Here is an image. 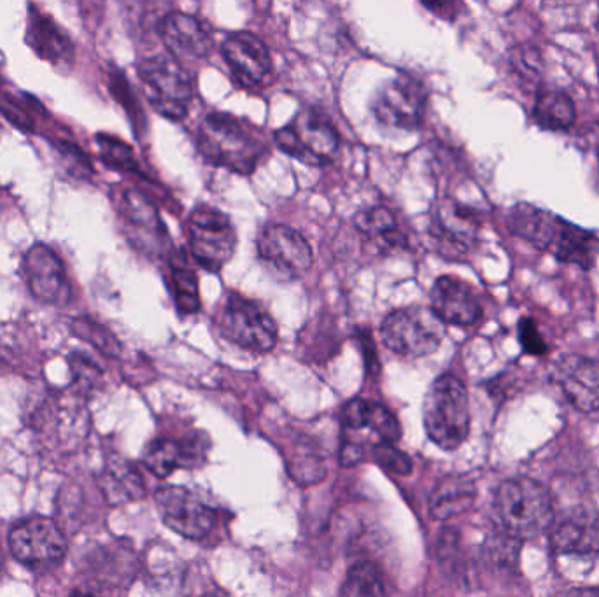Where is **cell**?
I'll list each match as a JSON object with an SVG mask.
<instances>
[{
  "label": "cell",
  "instance_id": "1",
  "mask_svg": "<svg viewBox=\"0 0 599 597\" xmlns=\"http://www.w3.org/2000/svg\"><path fill=\"white\" fill-rule=\"evenodd\" d=\"M199 150L207 162L236 174L254 172L269 148L258 132L224 112H212L199 129Z\"/></svg>",
  "mask_w": 599,
  "mask_h": 597
},
{
  "label": "cell",
  "instance_id": "2",
  "mask_svg": "<svg viewBox=\"0 0 599 597\" xmlns=\"http://www.w3.org/2000/svg\"><path fill=\"white\" fill-rule=\"evenodd\" d=\"M495 512L505 532L517 539L541 535L555 523L549 490L531 478H513L501 484Z\"/></svg>",
  "mask_w": 599,
  "mask_h": 597
},
{
  "label": "cell",
  "instance_id": "3",
  "mask_svg": "<svg viewBox=\"0 0 599 597\" xmlns=\"http://www.w3.org/2000/svg\"><path fill=\"white\" fill-rule=\"evenodd\" d=\"M425 426L430 441L443 451H455L470 433V402L463 382L442 375L425 399Z\"/></svg>",
  "mask_w": 599,
  "mask_h": 597
},
{
  "label": "cell",
  "instance_id": "4",
  "mask_svg": "<svg viewBox=\"0 0 599 597\" xmlns=\"http://www.w3.org/2000/svg\"><path fill=\"white\" fill-rule=\"evenodd\" d=\"M139 78L149 104L158 114L170 121H181L188 117L193 87L182 63L170 54L149 57L139 63Z\"/></svg>",
  "mask_w": 599,
  "mask_h": 597
},
{
  "label": "cell",
  "instance_id": "5",
  "mask_svg": "<svg viewBox=\"0 0 599 597\" xmlns=\"http://www.w3.org/2000/svg\"><path fill=\"white\" fill-rule=\"evenodd\" d=\"M216 324L221 335L251 353H270L278 345L279 330L272 315L254 300L230 293L221 305Z\"/></svg>",
  "mask_w": 599,
  "mask_h": 597
},
{
  "label": "cell",
  "instance_id": "6",
  "mask_svg": "<svg viewBox=\"0 0 599 597\" xmlns=\"http://www.w3.org/2000/svg\"><path fill=\"white\" fill-rule=\"evenodd\" d=\"M386 347L407 357L433 354L446 336V324L430 307L412 305L389 312L380 324Z\"/></svg>",
  "mask_w": 599,
  "mask_h": 597
},
{
  "label": "cell",
  "instance_id": "7",
  "mask_svg": "<svg viewBox=\"0 0 599 597\" xmlns=\"http://www.w3.org/2000/svg\"><path fill=\"white\" fill-rule=\"evenodd\" d=\"M273 142L279 150L310 166L328 165L340 148L336 127L316 109L298 112L290 125L273 133Z\"/></svg>",
  "mask_w": 599,
  "mask_h": 597
},
{
  "label": "cell",
  "instance_id": "8",
  "mask_svg": "<svg viewBox=\"0 0 599 597\" xmlns=\"http://www.w3.org/2000/svg\"><path fill=\"white\" fill-rule=\"evenodd\" d=\"M188 241L194 262L216 274L236 253V226L223 212L203 205L188 217Z\"/></svg>",
  "mask_w": 599,
  "mask_h": 597
},
{
  "label": "cell",
  "instance_id": "9",
  "mask_svg": "<svg viewBox=\"0 0 599 597\" xmlns=\"http://www.w3.org/2000/svg\"><path fill=\"white\" fill-rule=\"evenodd\" d=\"M258 260L279 281H298L309 272L315 254L306 236L288 224H267L257 239Z\"/></svg>",
  "mask_w": 599,
  "mask_h": 597
},
{
  "label": "cell",
  "instance_id": "10",
  "mask_svg": "<svg viewBox=\"0 0 599 597\" xmlns=\"http://www.w3.org/2000/svg\"><path fill=\"white\" fill-rule=\"evenodd\" d=\"M426 102L425 84L410 75H400L380 88L372 100V112L385 129L413 132L425 121Z\"/></svg>",
  "mask_w": 599,
  "mask_h": 597
},
{
  "label": "cell",
  "instance_id": "11",
  "mask_svg": "<svg viewBox=\"0 0 599 597\" xmlns=\"http://www.w3.org/2000/svg\"><path fill=\"white\" fill-rule=\"evenodd\" d=\"M9 548L14 559L29 568H46L63 559L67 539L53 520L32 517L9 533Z\"/></svg>",
  "mask_w": 599,
  "mask_h": 597
},
{
  "label": "cell",
  "instance_id": "12",
  "mask_svg": "<svg viewBox=\"0 0 599 597\" xmlns=\"http://www.w3.org/2000/svg\"><path fill=\"white\" fill-rule=\"evenodd\" d=\"M480 220L456 199H440L431 209L430 235L440 253L455 257L470 253L479 241Z\"/></svg>",
  "mask_w": 599,
  "mask_h": 597
},
{
  "label": "cell",
  "instance_id": "13",
  "mask_svg": "<svg viewBox=\"0 0 599 597\" xmlns=\"http://www.w3.org/2000/svg\"><path fill=\"white\" fill-rule=\"evenodd\" d=\"M30 293L41 302L63 307L71 300V284L59 254L48 245H33L23 260Z\"/></svg>",
  "mask_w": 599,
  "mask_h": 597
},
{
  "label": "cell",
  "instance_id": "14",
  "mask_svg": "<svg viewBox=\"0 0 599 597\" xmlns=\"http://www.w3.org/2000/svg\"><path fill=\"white\" fill-rule=\"evenodd\" d=\"M157 505L161 520L184 538L202 539L214 526V514L190 490L166 487L158 490Z\"/></svg>",
  "mask_w": 599,
  "mask_h": 597
},
{
  "label": "cell",
  "instance_id": "15",
  "mask_svg": "<svg viewBox=\"0 0 599 597\" xmlns=\"http://www.w3.org/2000/svg\"><path fill=\"white\" fill-rule=\"evenodd\" d=\"M221 54L242 87H260L272 74L269 48L254 33H230L221 44Z\"/></svg>",
  "mask_w": 599,
  "mask_h": 597
},
{
  "label": "cell",
  "instance_id": "16",
  "mask_svg": "<svg viewBox=\"0 0 599 597\" xmlns=\"http://www.w3.org/2000/svg\"><path fill=\"white\" fill-rule=\"evenodd\" d=\"M552 377L575 408L587 414L599 411V360L565 354L556 362Z\"/></svg>",
  "mask_w": 599,
  "mask_h": 597
},
{
  "label": "cell",
  "instance_id": "17",
  "mask_svg": "<svg viewBox=\"0 0 599 597\" xmlns=\"http://www.w3.org/2000/svg\"><path fill=\"white\" fill-rule=\"evenodd\" d=\"M431 311L443 324L473 326L482 320L483 308L477 291L455 275L435 281L430 293Z\"/></svg>",
  "mask_w": 599,
  "mask_h": 597
},
{
  "label": "cell",
  "instance_id": "18",
  "mask_svg": "<svg viewBox=\"0 0 599 597\" xmlns=\"http://www.w3.org/2000/svg\"><path fill=\"white\" fill-rule=\"evenodd\" d=\"M161 41L170 57L178 60H202L211 54L214 41L199 18L187 13H169L158 26Z\"/></svg>",
  "mask_w": 599,
  "mask_h": 597
},
{
  "label": "cell",
  "instance_id": "19",
  "mask_svg": "<svg viewBox=\"0 0 599 597\" xmlns=\"http://www.w3.org/2000/svg\"><path fill=\"white\" fill-rule=\"evenodd\" d=\"M550 547L558 554H599V512L577 506L550 526Z\"/></svg>",
  "mask_w": 599,
  "mask_h": 597
},
{
  "label": "cell",
  "instance_id": "20",
  "mask_svg": "<svg viewBox=\"0 0 599 597\" xmlns=\"http://www.w3.org/2000/svg\"><path fill=\"white\" fill-rule=\"evenodd\" d=\"M26 41L39 59L46 60L60 71H71L74 65L76 48L71 36L53 18L33 6L30 8Z\"/></svg>",
  "mask_w": 599,
  "mask_h": 597
},
{
  "label": "cell",
  "instance_id": "21",
  "mask_svg": "<svg viewBox=\"0 0 599 597\" xmlns=\"http://www.w3.org/2000/svg\"><path fill=\"white\" fill-rule=\"evenodd\" d=\"M561 224L562 217L556 216L555 212L526 202L513 205L507 216V226L513 235L521 236L538 251L549 253L558 239Z\"/></svg>",
  "mask_w": 599,
  "mask_h": 597
},
{
  "label": "cell",
  "instance_id": "22",
  "mask_svg": "<svg viewBox=\"0 0 599 597\" xmlns=\"http://www.w3.org/2000/svg\"><path fill=\"white\" fill-rule=\"evenodd\" d=\"M343 426L348 435L379 436L380 444H393L400 438V426L393 414L379 403L352 399L343 408Z\"/></svg>",
  "mask_w": 599,
  "mask_h": 597
},
{
  "label": "cell",
  "instance_id": "23",
  "mask_svg": "<svg viewBox=\"0 0 599 597\" xmlns=\"http://www.w3.org/2000/svg\"><path fill=\"white\" fill-rule=\"evenodd\" d=\"M550 253L555 254L558 262L591 270L598 262L599 236L591 230L562 220L561 230Z\"/></svg>",
  "mask_w": 599,
  "mask_h": 597
},
{
  "label": "cell",
  "instance_id": "24",
  "mask_svg": "<svg viewBox=\"0 0 599 597\" xmlns=\"http://www.w3.org/2000/svg\"><path fill=\"white\" fill-rule=\"evenodd\" d=\"M356 229L363 233L365 239L380 253H398L406 250L407 236L398 226L393 212L386 208H373L361 212L355 217Z\"/></svg>",
  "mask_w": 599,
  "mask_h": 597
},
{
  "label": "cell",
  "instance_id": "25",
  "mask_svg": "<svg viewBox=\"0 0 599 597\" xmlns=\"http://www.w3.org/2000/svg\"><path fill=\"white\" fill-rule=\"evenodd\" d=\"M476 484L467 477L452 475L440 482L431 494L430 514L433 519L449 520L470 510L476 503Z\"/></svg>",
  "mask_w": 599,
  "mask_h": 597
},
{
  "label": "cell",
  "instance_id": "26",
  "mask_svg": "<svg viewBox=\"0 0 599 597\" xmlns=\"http://www.w3.org/2000/svg\"><path fill=\"white\" fill-rule=\"evenodd\" d=\"M533 120L550 132L570 129L575 123V105L570 95L558 88L541 87L535 99Z\"/></svg>",
  "mask_w": 599,
  "mask_h": 597
},
{
  "label": "cell",
  "instance_id": "27",
  "mask_svg": "<svg viewBox=\"0 0 599 597\" xmlns=\"http://www.w3.org/2000/svg\"><path fill=\"white\" fill-rule=\"evenodd\" d=\"M170 279L174 291L176 305L182 314H197L200 311L199 279L191 269L184 254H176L170 260Z\"/></svg>",
  "mask_w": 599,
  "mask_h": 597
},
{
  "label": "cell",
  "instance_id": "28",
  "mask_svg": "<svg viewBox=\"0 0 599 597\" xmlns=\"http://www.w3.org/2000/svg\"><path fill=\"white\" fill-rule=\"evenodd\" d=\"M200 456L193 448L184 447L174 441H157L149 445L146 451L144 463L149 472L157 477H167L178 466L193 465V461Z\"/></svg>",
  "mask_w": 599,
  "mask_h": 597
},
{
  "label": "cell",
  "instance_id": "29",
  "mask_svg": "<svg viewBox=\"0 0 599 597\" xmlns=\"http://www.w3.org/2000/svg\"><path fill=\"white\" fill-rule=\"evenodd\" d=\"M118 208H120L121 216L133 229L141 230V232H146L148 235H160V233L166 232L163 226H161L157 209L139 191H121L120 205Z\"/></svg>",
  "mask_w": 599,
  "mask_h": 597
},
{
  "label": "cell",
  "instance_id": "30",
  "mask_svg": "<svg viewBox=\"0 0 599 597\" xmlns=\"http://www.w3.org/2000/svg\"><path fill=\"white\" fill-rule=\"evenodd\" d=\"M340 597H386L379 569L372 563L356 565L343 581Z\"/></svg>",
  "mask_w": 599,
  "mask_h": 597
},
{
  "label": "cell",
  "instance_id": "31",
  "mask_svg": "<svg viewBox=\"0 0 599 597\" xmlns=\"http://www.w3.org/2000/svg\"><path fill=\"white\" fill-rule=\"evenodd\" d=\"M97 145H99L100 158L106 165L117 169V171L142 175L141 166L137 163L136 154L129 144H124L120 139L100 133L97 135Z\"/></svg>",
  "mask_w": 599,
  "mask_h": 597
},
{
  "label": "cell",
  "instance_id": "32",
  "mask_svg": "<svg viewBox=\"0 0 599 597\" xmlns=\"http://www.w3.org/2000/svg\"><path fill=\"white\" fill-rule=\"evenodd\" d=\"M74 330L81 338L91 342L102 353L112 354V356H117L120 353V344H118L114 335L109 333L103 326H100V324L93 323V321L78 320L74 323Z\"/></svg>",
  "mask_w": 599,
  "mask_h": 597
},
{
  "label": "cell",
  "instance_id": "33",
  "mask_svg": "<svg viewBox=\"0 0 599 597\" xmlns=\"http://www.w3.org/2000/svg\"><path fill=\"white\" fill-rule=\"evenodd\" d=\"M109 487H111V494L114 496H121L123 499H137L141 498L144 494V487H142V480L132 468H118L112 469L109 473Z\"/></svg>",
  "mask_w": 599,
  "mask_h": 597
},
{
  "label": "cell",
  "instance_id": "34",
  "mask_svg": "<svg viewBox=\"0 0 599 597\" xmlns=\"http://www.w3.org/2000/svg\"><path fill=\"white\" fill-rule=\"evenodd\" d=\"M519 342L531 356H546L549 353V345L538 330L537 321L531 317H522L519 323Z\"/></svg>",
  "mask_w": 599,
  "mask_h": 597
},
{
  "label": "cell",
  "instance_id": "35",
  "mask_svg": "<svg viewBox=\"0 0 599 597\" xmlns=\"http://www.w3.org/2000/svg\"><path fill=\"white\" fill-rule=\"evenodd\" d=\"M373 456L382 468L398 473V475H409L410 469H412L409 457L391 444H377L373 447Z\"/></svg>",
  "mask_w": 599,
  "mask_h": 597
},
{
  "label": "cell",
  "instance_id": "36",
  "mask_svg": "<svg viewBox=\"0 0 599 597\" xmlns=\"http://www.w3.org/2000/svg\"><path fill=\"white\" fill-rule=\"evenodd\" d=\"M461 550H459V535L452 529H447L439 542V559L442 563L443 569L449 575H456L459 571V559H461Z\"/></svg>",
  "mask_w": 599,
  "mask_h": 597
},
{
  "label": "cell",
  "instance_id": "37",
  "mask_svg": "<svg viewBox=\"0 0 599 597\" xmlns=\"http://www.w3.org/2000/svg\"><path fill=\"white\" fill-rule=\"evenodd\" d=\"M109 88H111V92L114 93L117 100H120L123 108H127V111H129L130 114H136L137 117V114L141 112L139 109H137L136 102H133V95L132 92H130L127 79H124L120 72H112L111 81H109Z\"/></svg>",
  "mask_w": 599,
  "mask_h": 597
},
{
  "label": "cell",
  "instance_id": "38",
  "mask_svg": "<svg viewBox=\"0 0 599 597\" xmlns=\"http://www.w3.org/2000/svg\"><path fill=\"white\" fill-rule=\"evenodd\" d=\"M561 597H599V590L595 589H573L562 594Z\"/></svg>",
  "mask_w": 599,
  "mask_h": 597
},
{
  "label": "cell",
  "instance_id": "39",
  "mask_svg": "<svg viewBox=\"0 0 599 597\" xmlns=\"http://www.w3.org/2000/svg\"><path fill=\"white\" fill-rule=\"evenodd\" d=\"M71 597H99V596H96V594L81 593V590H76V593H72Z\"/></svg>",
  "mask_w": 599,
  "mask_h": 597
},
{
  "label": "cell",
  "instance_id": "40",
  "mask_svg": "<svg viewBox=\"0 0 599 597\" xmlns=\"http://www.w3.org/2000/svg\"><path fill=\"white\" fill-rule=\"evenodd\" d=\"M4 566V554H2V548H0V569Z\"/></svg>",
  "mask_w": 599,
  "mask_h": 597
}]
</instances>
